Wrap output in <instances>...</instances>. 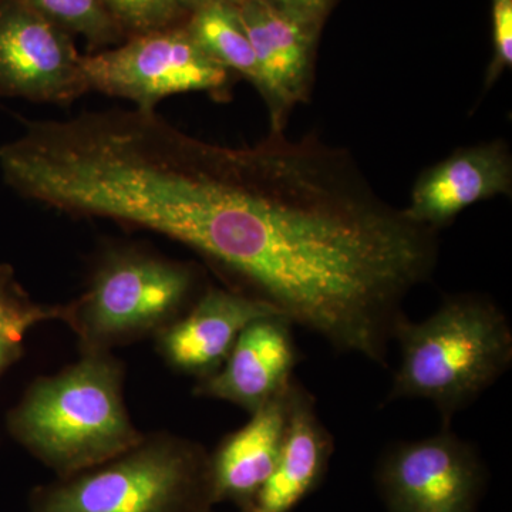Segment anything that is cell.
Instances as JSON below:
<instances>
[{
  "instance_id": "obj_1",
  "label": "cell",
  "mask_w": 512,
  "mask_h": 512,
  "mask_svg": "<svg viewBox=\"0 0 512 512\" xmlns=\"http://www.w3.org/2000/svg\"><path fill=\"white\" fill-rule=\"evenodd\" d=\"M144 220L227 288L383 367L439 259V232L384 201L348 151L284 131L244 147L187 138L151 178Z\"/></svg>"
},
{
  "instance_id": "obj_2",
  "label": "cell",
  "mask_w": 512,
  "mask_h": 512,
  "mask_svg": "<svg viewBox=\"0 0 512 512\" xmlns=\"http://www.w3.org/2000/svg\"><path fill=\"white\" fill-rule=\"evenodd\" d=\"M124 379L126 367L113 352L82 353L30 383L8 413L9 434L56 477L99 466L144 437L128 413Z\"/></svg>"
},
{
  "instance_id": "obj_3",
  "label": "cell",
  "mask_w": 512,
  "mask_h": 512,
  "mask_svg": "<svg viewBox=\"0 0 512 512\" xmlns=\"http://www.w3.org/2000/svg\"><path fill=\"white\" fill-rule=\"evenodd\" d=\"M400 365L387 402L423 399L444 427L454 414L493 386L512 362V329L504 312L477 295L448 298L429 318L404 316L394 329Z\"/></svg>"
},
{
  "instance_id": "obj_4",
  "label": "cell",
  "mask_w": 512,
  "mask_h": 512,
  "mask_svg": "<svg viewBox=\"0 0 512 512\" xmlns=\"http://www.w3.org/2000/svg\"><path fill=\"white\" fill-rule=\"evenodd\" d=\"M197 265L134 244L106 245L89 282L67 303L66 325L82 353L113 352L180 319L204 291Z\"/></svg>"
},
{
  "instance_id": "obj_5",
  "label": "cell",
  "mask_w": 512,
  "mask_h": 512,
  "mask_svg": "<svg viewBox=\"0 0 512 512\" xmlns=\"http://www.w3.org/2000/svg\"><path fill=\"white\" fill-rule=\"evenodd\" d=\"M210 453L175 434L143 440L99 466L29 495L28 512H210Z\"/></svg>"
},
{
  "instance_id": "obj_6",
  "label": "cell",
  "mask_w": 512,
  "mask_h": 512,
  "mask_svg": "<svg viewBox=\"0 0 512 512\" xmlns=\"http://www.w3.org/2000/svg\"><path fill=\"white\" fill-rule=\"evenodd\" d=\"M89 90L133 101L136 109L156 110L173 94L207 92L224 97L232 73L205 55L183 23L127 37L114 49L80 59Z\"/></svg>"
},
{
  "instance_id": "obj_7",
  "label": "cell",
  "mask_w": 512,
  "mask_h": 512,
  "mask_svg": "<svg viewBox=\"0 0 512 512\" xmlns=\"http://www.w3.org/2000/svg\"><path fill=\"white\" fill-rule=\"evenodd\" d=\"M485 467L476 448L450 427L387 451L376 483L387 512H476L484 494Z\"/></svg>"
},
{
  "instance_id": "obj_8",
  "label": "cell",
  "mask_w": 512,
  "mask_h": 512,
  "mask_svg": "<svg viewBox=\"0 0 512 512\" xmlns=\"http://www.w3.org/2000/svg\"><path fill=\"white\" fill-rule=\"evenodd\" d=\"M72 35L23 0H0V96L66 106L90 92Z\"/></svg>"
},
{
  "instance_id": "obj_9",
  "label": "cell",
  "mask_w": 512,
  "mask_h": 512,
  "mask_svg": "<svg viewBox=\"0 0 512 512\" xmlns=\"http://www.w3.org/2000/svg\"><path fill=\"white\" fill-rule=\"evenodd\" d=\"M239 12L258 63V92L268 106L271 130L284 131L293 107L309 99L323 23L264 0H242Z\"/></svg>"
},
{
  "instance_id": "obj_10",
  "label": "cell",
  "mask_w": 512,
  "mask_h": 512,
  "mask_svg": "<svg viewBox=\"0 0 512 512\" xmlns=\"http://www.w3.org/2000/svg\"><path fill=\"white\" fill-rule=\"evenodd\" d=\"M272 315L281 313L227 286H205L191 308L154 338L157 352L174 372L198 382L221 369L249 323Z\"/></svg>"
},
{
  "instance_id": "obj_11",
  "label": "cell",
  "mask_w": 512,
  "mask_h": 512,
  "mask_svg": "<svg viewBox=\"0 0 512 512\" xmlns=\"http://www.w3.org/2000/svg\"><path fill=\"white\" fill-rule=\"evenodd\" d=\"M298 362L292 323L281 315L265 316L242 330L224 365L198 380L194 394L252 414L291 387Z\"/></svg>"
},
{
  "instance_id": "obj_12",
  "label": "cell",
  "mask_w": 512,
  "mask_h": 512,
  "mask_svg": "<svg viewBox=\"0 0 512 512\" xmlns=\"http://www.w3.org/2000/svg\"><path fill=\"white\" fill-rule=\"evenodd\" d=\"M511 190L510 147L503 140H494L460 148L423 171L404 212L410 220L439 232L471 205L511 195Z\"/></svg>"
},
{
  "instance_id": "obj_13",
  "label": "cell",
  "mask_w": 512,
  "mask_h": 512,
  "mask_svg": "<svg viewBox=\"0 0 512 512\" xmlns=\"http://www.w3.org/2000/svg\"><path fill=\"white\" fill-rule=\"evenodd\" d=\"M292 386V384H291ZM289 393L249 414L241 429L228 434L210 454L212 503L235 505L249 512L278 461L289 417Z\"/></svg>"
},
{
  "instance_id": "obj_14",
  "label": "cell",
  "mask_w": 512,
  "mask_h": 512,
  "mask_svg": "<svg viewBox=\"0 0 512 512\" xmlns=\"http://www.w3.org/2000/svg\"><path fill=\"white\" fill-rule=\"evenodd\" d=\"M335 444L311 394L293 380L284 444L271 477L249 512H292L322 483Z\"/></svg>"
},
{
  "instance_id": "obj_15",
  "label": "cell",
  "mask_w": 512,
  "mask_h": 512,
  "mask_svg": "<svg viewBox=\"0 0 512 512\" xmlns=\"http://www.w3.org/2000/svg\"><path fill=\"white\" fill-rule=\"evenodd\" d=\"M183 25L205 55L258 89L259 67L237 3L202 6L190 13Z\"/></svg>"
},
{
  "instance_id": "obj_16",
  "label": "cell",
  "mask_w": 512,
  "mask_h": 512,
  "mask_svg": "<svg viewBox=\"0 0 512 512\" xmlns=\"http://www.w3.org/2000/svg\"><path fill=\"white\" fill-rule=\"evenodd\" d=\"M67 303L35 301L16 278L15 269L0 264V379L25 355L26 336L42 323L66 322Z\"/></svg>"
},
{
  "instance_id": "obj_17",
  "label": "cell",
  "mask_w": 512,
  "mask_h": 512,
  "mask_svg": "<svg viewBox=\"0 0 512 512\" xmlns=\"http://www.w3.org/2000/svg\"><path fill=\"white\" fill-rule=\"evenodd\" d=\"M70 35L86 39L94 52L127 39L101 0H23Z\"/></svg>"
},
{
  "instance_id": "obj_18",
  "label": "cell",
  "mask_w": 512,
  "mask_h": 512,
  "mask_svg": "<svg viewBox=\"0 0 512 512\" xmlns=\"http://www.w3.org/2000/svg\"><path fill=\"white\" fill-rule=\"evenodd\" d=\"M126 37L181 25V13L171 0H101Z\"/></svg>"
},
{
  "instance_id": "obj_19",
  "label": "cell",
  "mask_w": 512,
  "mask_h": 512,
  "mask_svg": "<svg viewBox=\"0 0 512 512\" xmlns=\"http://www.w3.org/2000/svg\"><path fill=\"white\" fill-rule=\"evenodd\" d=\"M494 55L485 74V89H490L512 63V0H493Z\"/></svg>"
},
{
  "instance_id": "obj_20",
  "label": "cell",
  "mask_w": 512,
  "mask_h": 512,
  "mask_svg": "<svg viewBox=\"0 0 512 512\" xmlns=\"http://www.w3.org/2000/svg\"><path fill=\"white\" fill-rule=\"evenodd\" d=\"M264 2L323 23L335 0H264Z\"/></svg>"
},
{
  "instance_id": "obj_21",
  "label": "cell",
  "mask_w": 512,
  "mask_h": 512,
  "mask_svg": "<svg viewBox=\"0 0 512 512\" xmlns=\"http://www.w3.org/2000/svg\"><path fill=\"white\" fill-rule=\"evenodd\" d=\"M171 2H173L175 9L181 13V16H183L185 20V18H187L190 13L194 12V10L200 9L205 5H210V3L229 2L237 3V5H239L242 0H171Z\"/></svg>"
},
{
  "instance_id": "obj_22",
  "label": "cell",
  "mask_w": 512,
  "mask_h": 512,
  "mask_svg": "<svg viewBox=\"0 0 512 512\" xmlns=\"http://www.w3.org/2000/svg\"><path fill=\"white\" fill-rule=\"evenodd\" d=\"M210 512H214V510L210 511Z\"/></svg>"
}]
</instances>
